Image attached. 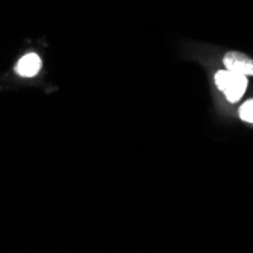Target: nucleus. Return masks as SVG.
Listing matches in <instances>:
<instances>
[{"instance_id":"f257e3e1","label":"nucleus","mask_w":253,"mask_h":253,"mask_svg":"<svg viewBox=\"0 0 253 253\" xmlns=\"http://www.w3.org/2000/svg\"><path fill=\"white\" fill-rule=\"evenodd\" d=\"M215 85L223 91L229 102L235 103L246 93L247 76L229 72V70H221L215 75Z\"/></svg>"},{"instance_id":"f03ea898","label":"nucleus","mask_w":253,"mask_h":253,"mask_svg":"<svg viewBox=\"0 0 253 253\" xmlns=\"http://www.w3.org/2000/svg\"><path fill=\"white\" fill-rule=\"evenodd\" d=\"M223 64L226 67V70H229V72L244 75V76H252L253 75V59L249 58L244 53L229 52V53L224 55Z\"/></svg>"},{"instance_id":"7ed1b4c3","label":"nucleus","mask_w":253,"mask_h":253,"mask_svg":"<svg viewBox=\"0 0 253 253\" xmlns=\"http://www.w3.org/2000/svg\"><path fill=\"white\" fill-rule=\"evenodd\" d=\"M41 70V58L37 53H28L21 56L15 65V73L23 78H34Z\"/></svg>"},{"instance_id":"20e7f679","label":"nucleus","mask_w":253,"mask_h":253,"mask_svg":"<svg viewBox=\"0 0 253 253\" xmlns=\"http://www.w3.org/2000/svg\"><path fill=\"white\" fill-rule=\"evenodd\" d=\"M240 117L244 122H249L253 125V100H247L241 108H240Z\"/></svg>"}]
</instances>
